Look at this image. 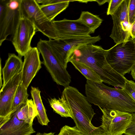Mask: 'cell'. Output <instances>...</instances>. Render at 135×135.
<instances>
[{"label":"cell","mask_w":135,"mask_h":135,"mask_svg":"<svg viewBox=\"0 0 135 135\" xmlns=\"http://www.w3.org/2000/svg\"><path fill=\"white\" fill-rule=\"evenodd\" d=\"M50 105L56 113L64 117H73L71 109L64 99L61 96L57 99L55 98L48 99Z\"/></svg>","instance_id":"20"},{"label":"cell","mask_w":135,"mask_h":135,"mask_svg":"<svg viewBox=\"0 0 135 135\" xmlns=\"http://www.w3.org/2000/svg\"><path fill=\"white\" fill-rule=\"evenodd\" d=\"M55 133H54L50 132L49 133H41L40 132H38L36 135H54Z\"/></svg>","instance_id":"34"},{"label":"cell","mask_w":135,"mask_h":135,"mask_svg":"<svg viewBox=\"0 0 135 135\" xmlns=\"http://www.w3.org/2000/svg\"><path fill=\"white\" fill-rule=\"evenodd\" d=\"M37 48L43 59V63L57 84L65 87L69 86L71 81V76L66 68L54 53L47 40L40 39Z\"/></svg>","instance_id":"5"},{"label":"cell","mask_w":135,"mask_h":135,"mask_svg":"<svg viewBox=\"0 0 135 135\" xmlns=\"http://www.w3.org/2000/svg\"><path fill=\"white\" fill-rule=\"evenodd\" d=\"M69 62L86 78L87 80L96 83L103 82L97 73L89 65L73 59L70 60Z\"/></svg>","instance_id":"18"},{"label":"cell","mask_w":135,"mask_h":135,"mask_svg":"<svg viewBox=\"0 0 135 135\" xmlns=\"http://www.w3.org/2000/svg\"><path fill=\"white\" fill-rule=\"evenodd\" d=\"M123 89L135 102V83L132 80H128Z\"/></svg>","instance_id":"27"},{"label":"cell","mask_w":135,"mask_h":135,"mask_svg":"<svg viewBox=\"0 0 135 135\" xmlns=\"http://www.w3.org/2000/svg\"><path fill=\"white\" fill-rule=\"evenodd\" d=\"M106 50L101 46L84 45L74 51L70 61L73 59L87 64L97 73L103 83L115 88L123 89L128 80L109 64L106 59Z\"/></svg>","instance_id":"1"},{"label":"cell","mask_w":135,"mask_h":135,"mask_svg":"<svg viewBox=\"0 0 135 135\" xmlns=\"http://www.w3.org/2000/svg\"><path fill=\"white\" fill-rule=\"evenodd\" d=\"M23 65L21 57L14 53L8 54V59L2 69L3 86L15 75L22 71Z\"/></svg>","instance_id":"16"},{"label":"cell","mask_w":135,"mask_h":135,"mask_svg":"<svg viewBox=\"0 0 135 135\" xmlns=\"http://www.w3.org/2000/svg\"><path fill=\"white\" fill-rule=\"evenodd\" d=\"M29 95L27 89L20 82L13 99L12 106V113L16 111L21 105L26 103Z\"/></svg>","instance_id":"22"},{"label":"cell","mask_w":135,"mask_h":135,"mask_svg":"<svg viewBox=\"0 0 135 135\" xmlns=\"http://www.w3.org/2000/svg\"><path fill=\"white\" fill-rule=\"evenodd\" d=\"M64 89L62 97L70 108L75 126L84 135H106L101 126L92 123L96 114L86 97L76 88L68 86Z\"/></svg>","instance_id":"3"},{"label":"cell","mask_w":135,"mask_h":135,"mask_svg":"<svg viewBox=\"0 0 135 135\" xmlns=\"http://www.w3.org/2000/svg\"><path fill=\"white\" fill-rule=\"evenodd\" d=\"M41 91L37 88L31 86V93L38 114L36 117L38 123L42 126H47L50 121L40 95Z\"/></svg>","instance_id":"17"},{"label":"cell","mask_w":135,"mask_h":135,"mask_svg":"<svg viewBox=\"0 0 135 135\" xmlns=\"http://www.w3.org/2000/svg\"><path fill=\"white\" fill-rule=\"evenodd\" d=\"M109 0H95V1L99 5H102L106 2H109Z\"/></svg>","instance_id":"32"},{"label":"cell","mask_w":135,"mask_h":135,"mask_svg":"<svg viewBox=\"0 0 135 135\" xmlns=\"http://www.w3.org/2000/svg\"><path fill=\"white\" fill-rule=\"evenodd\" d=\"M131 74L133 80H135V65L131 70Z\"/></svg>","instance_id":"33"},{"label":"cell","mask_w":135,"mask_h":135,"mask_svg":"<svg viewBox=\"0 0 135 135\" xmlns=\"http://www.w3.org/2000/svg\"><path fill=\"white\" fill-rule=\"evenodd\" d=\"M90 30L91 33L101 25L103 20L98 16L87 11L81 12L79 19Z\"/></svg>","instance_id":"21"},{"label":"cell","mask_w":135,"mask_h":135,"mask_svg":"<svg viewBox=\"0 0 135 135\" xmlns=\"http://www.w3.org/2000/svg\"><path fill=\"white\" fill-rule=\"evenodd\" d=\"M26 103L27 105L30 118L33 123L34 119L36 117L38 113L33 100L32 99H28Z\"/></svg>","instance_id":"25"},{"label":"cell","mask_w":135,"mask_h":135,"mask_svg":"<svg viewBox=\"0 0 135 135\" xmlns=\"http://www.w3.org/2000/svg\"><path fill=\"white\" fill-rule=\"evenodd\" d=\"M40 53L37 47H32L24 56L20 82L27 89L41 68Z\"/></svg>","instance_id":"13"},{"label":"cell","mask_w":135,"mask_h":135,"mask_svg":"<svg viewBox=\"0 0 135 135\" xmlns=\"http://www.w3.org/2000/svg\"><path fill=\"white\" fill-rule=\"evenodd\" d=\"M124 0H109L107 14L112 15L119 7Z\"/></svg>","instance_id":"26"},{"label":"cell","mask_w":135,"mask_h":135,"mask_svg":"<svg viewBox=\"0 0 135 135\" xmlns=\"http://www.w3.org/2000/svg\"><path fill=\"white\" fill-rule=\"evenodd\" d=\"M101 39L99 36L63 39H49L47 42L54 53L67 68L68 63L74 51L83 45L94 44Z\"/></svg>","instance_id":"7"},{"label":"cell","mask_w":135,"mask_h":135,"mask_svg":"<svg viewBox=\"0 0 135 135\" xmlns=\"http://www.w3.org/2000/svg\"><path fill=\"white\" fill-rule=\"evenodd\" d=\"M32 124L19 119L16 111L10 119L0 127V135H31L35 132Z\"/></svg>","instance_id":"15"},{"label":"cell","mask_w":135,"mask_h":135,"mask_svg":"<svg viewBox=\"0 0 135 135\" xmlns=\"http://www.w3.org/2000/svg\"><path fill=\"white\" fill-rule=\"evenodd\" d=\"M16 111L17 117L19 119L24 121L28 123L33 124L29 118L26 103L21 105Z\"/></svg>","instance_id":"23"},{"label":"cell","mask_w":135,"mask_h":135,"mask_svg":"<svg viewBox=\"0 0 135 135\" xmlns=\"http://www.w3.org/2000/svg\"><path fill=\"white\" fill-rule=\"evenodd\" d=\"M131 37L132 39L135 37V21L132 25L131 30Z\"/></svg>","instance_id":"31"},{"label":"cell","mask_w":135,"mask_h":135,"mask_svg":"<svg viewBox=\"0 0 135 135\" xmlns=\"http://www.w3.org/2000/svg\"><path fill=\"white\" fill-rule=\"evenodd\" d=\"M22 0H8L6 8L0 15V46L15 31L22 17Z\"/></svg>","instance_id":"10"},{"label":"cell","mask_w":135,"mask_h":135,"mask_svg":"<svg viewBox=\"0 0 135 135\" xmlns=\"http://www.w3.org/2000/svg\"><path fill=\"white\" fill-rule=\"evenodd\" d=\"M85 93L89 102L99 108L135 113V102L123 89L87 80Z\"/></svg>","instance_id":"2"},{"label":"cell","mask_w":135,"mask_h":135,"mask_svg":"<svg viewBox=\"0 0 135 135\" xmlns=\"http://www.w3.org/2000/svg\"><path fill=\"white\" fill-rule=\"evenodd\" d=\"M38 4L41 3L42 5H46L55 4L63 2L71 1L72 2L78 1V0H35Z\"/></svg>","instance_id":"30"},{"label":"cell","mask_w":135,"mask_h":135,"mask_svg":"<svg viewBox=\"0 0 135 135\" xmlns=\"http://www.w3.org/2000/svg\"><path fill=\"white\" fill-rule=\"evenodd\" d=\"M123 135H127L124 134H123Z\"/></svg>","instance_id":"37"},{"label":"cell","mask_w":135,"mask_h":135,"mask_svg":"<svg viewBox=\"0 0 135 135\" xmlns=\"http://www.w3.org/2000/svg\"><path fill=\"white\" fill-rule=\"evenodd\" d=\"M21 71L13 76L1 88L0 91V117H7L13 113L12 103L21 81Z\"/></svg>","instance_id":"14"},{"label":"cell","mask_w":135,"mask_h":135,"mask_svg":"<svg viewBox=\"0 0 135 135\" xmlns=\"http://www.w3.org/2000/svg\"><path fill=\"white\" fill-rule=\"evenodd\" d=\"M57 39L90 36V30L78 19L54 21Z\"/></svg>","instance_id":"12"},{"label":"cell","mask_w":135,"mask_h":135,"mask_svg":"<svg viewBox=\"0 0 135 135\" xmlns=\"http://www.w3.org/2000/svg\"><path fill=\"white\" fill-rule=\"evenodd\" d=\"M21 10L22 17L32 23L37 31L41 32L49 39H57L53 21L47 18L35 0H22Z\"/></svg>","instance_id":"6"},{"label":"cell","mask_w":135,"mask_h":135,"mask_svg":"<svg viewBox=\"0 0 135 135\" xmlns=\"http://www.w3.org/2000/svg\"><path fill=\"white\" fill-rule=\"evenodd\" d=\"M132 114V118L131 122L127 129L125 134L135 135V113Z\"/></svg>","instance_id":"29"},{"label":"cell","mask_w":135,"mask_h":135,"mask_svg":"<svg viewBox=\"0 0 135 135\" xmlns=\"http://www.w3.org/2000/svg\"><path fill=\"white\" fill-rule=\"evenodd\" d=\"M36 31V28L32 23L22 17L12 36V42L18 56L21 57L24 56L32 48L31 42Z\"/></svg>","instance_id":"11"},{"label":"cell","mask_w":135,"mask_h":135,"mask_svg":"<svg viewBox=\"0 0 135 135\" xmlns=\"http://www.w3.org/2000/svg\"><path fill=\"white\" fill-rule=\"evenodd\" d=\"M69 1L50 4L40 5V9L50 21H53L59 14L65 10L68 7Z\"/></svg>","instance_id":"19"},{"label":"cell","mask_w":135,"mask_h":135,"mask_svg":"<svg viewBox=\"0 0 135 135\" xmlns=\"http://www.w3.org/2000/svg\"><path fill=\"white\" fill-rule=\"evenodd\" d=\"M57 135H84L75 126L71 127L65 125L61 129L59 134Z\"/></svg>","instance_id":"24"},{"label":"cell","mask_w":135,"mask_h":135,"mask_svg":"<svg viewBox=\"0 0 135 135\" xmlns=\"http://www.w3.org/2000/svg\"><path fill=\"white\" fill-rule=\"evenodd\" d=\"M103 115L100 126L106 135H123L131 122L132 114L115 109L99 108Z\"/></svg>","instance_id":"8"},{"label":"cell","mask_w":135,"mask_h":135,"mask_svg":"<svg viewBox=\"0 0 135 135\" xmlns=\"http://www.w3.org/2000/svg\"><path fill=\"white\" fill-rule=\"evenodd\" d=\"M129 0H124L115 12L111 15L113 26L110 37L116 44L128 41L131 36L132 25L129 22Z\"/></svg>","instance_id":"9"},{"label":"cell","mask_w":135,"mask_h":135,"mask_svg":"<svg viewBox=\"0 0 135 135\" xmlns=\"http://www.w3.org/2000/svg\"><path fill=\"white\" fill-rule=\"evenodd\" d=\"M2 68L1 66V59H0V88H1V87H2L3 86V84H2V79H1V74H2Z\"/></svg>","instance_id":"35"},{"label":"cell","mask_w":135,"mask_h":135,"mask_svg":"<svg viewBox=\"0 0 135 135\" xmlns=\"http://www.w3.org/2000/svg\"><path fill=\"white\" fill-rule=\"evenodd\" d=\"M132 39L134 41V42H135V37Z\"/></svg>","instance_id":"36"},{"label":"cell","mask_w":135,"mask_h":135,"mask_svg":"<svg viewBox=\"0 0 135 135\" xmlns=\"http://www.w3.org/2000/svg\"><path fill=\"white\" fill-rule=\"evenodd\" d=\"M106 60L116 71L124 76L135 65V42L131 38L106 50Z\"/></svg>","instance_id":"4"},{"label":"cell","mask_w":135,"mask_h":135,"mask_svg":"<svg viewBox=\"0 0 135 135\" xmlns=\"http://www.w3.org/2000/svg\"><path fill=\"white\" fill-rule=\"evenodd\" d=\"M128 16L129 23L132 25L135 21V0H129Z\"/></svg>","instance_id":"28"}]
</instances>
